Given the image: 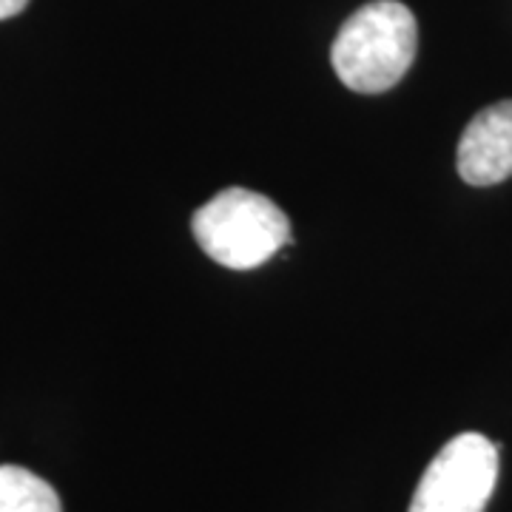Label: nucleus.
<instances>
[{"mask_svg":"<svg viewBox=\"0 0 512 512\" xmlns=\"http://www.w3.org/2000/svg\"><path fill=\"white\" fill-rule=\"evenodd\" d=\"M416 46L413 12L399 0H373L345 20L333 40L330 63L350 92L382 94L413 66Z\"/></svg>","mask_w":512,"mask_h":512,"instance_id":"obj_1","label":"nucleus"},{"mask_svg":"<svg viewBox=\"0 0 512 512\" xmlns=\"http://www.w3.org/2000/svg\"><path fill=\"white\" fill-rule=\"evenodd\" d=\"M200 248L231 271L265 265L291 242V222L265 194L248 188H225L208 200L191 220Z\"/></svg>","mask_w":512,"mask_h":512,"instance_id":"obj_2","label":"nucleus"},{"mask_svg":"<svg viewBox=\"0 0 512 512\" xmlns=\"http://www.w3.org/2000/svg\"><path fill=\"white\" fill-rule=\"evenodd\" d=\"M495 481L498 447L481 433H461L430 461L407 512H484Z\"/></svg>","mask_w":512,"mask_h":512,"instance_id":"obj_3","label":"nucleus"},{"mask_svg":"<svg viewBox=\"0 0 512 512\" xmlns=\"http://www.w3.org/2000/svg\"><path fill=\"white\" fill-rule=\"evenodd\" d=\"M458 174L467 185H495L512 177V100L478 111L458 140Z\"/></svg>","mask_w":512,"mask_h":512,"instance_id":"obj_4","label":"nucleus"},{"mask_svg":"<svg viewBox=\"0 0 512 512\" xmlns=\"http://www.w3.org/2000/svg\"><path fill=\"white\" fill-rule=\"evenodd\" d=\"M0 512H63L49 481L18 464L0 467Z\"/></svg>","mask_w":512,"mask_h":512,"instance_id":"obj_5","label":"nucleus"},{"mask_svg":"<svg viewBox=\"0 0 512 512\" xmlns=\"http://www.w3.org/2000/svg\"><path fill=\"white\" fill-rule=\"evenodd\" d=\"M26 6H29V0H0V20L15 18Z\"/></svg>","mask_w":512,"mask_h":512,"instance_id":"obj_6","label":"nucleus"}]
</instances>
